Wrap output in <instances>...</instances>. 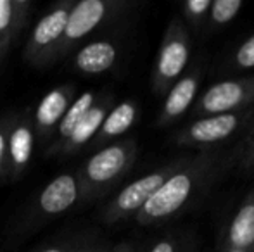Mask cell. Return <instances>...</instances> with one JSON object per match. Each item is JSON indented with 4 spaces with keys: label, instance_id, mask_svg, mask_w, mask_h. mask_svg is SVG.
Masks as SVG:
<instances>
[{
    "label": "cell",
    "instance_id": "obj_1",
    "mask_svg": "<svg viewBox=\"0 0 254 252\" xmlns=\"http://www.w3.org/2000/svg\"><path fill=\"white\" fill-rule=\"evenodd\" d=\"M223 162L225 157L218 149L189 154L184 166H180L137 212L138 223L159 225L187 211L209 190L220 175Z\"/></svg>",
    "mask_w": 254,
    "mask_h": 252
},
{
    "label": "cell",
    "instance_id": "obj_2",
    "mask_svg": "<svg viewBox=\"0 0 254 252\" xmlns=\"http://www.w3.org/2000/svg\"><path fill=\"white\" fill-rule=\"evenodd\" d=\"M254 133V107L235 112L202 116L185 125L173 137V144L184 149H218L234 138H248Z\"/></svg>",
    "mask_w": 254,
    "mask_h": 252
},
{
    "label": "cell",
    "instance_id": "obj_3",
    "mask_svg": "<svg viewBox=\"0 0 254 252\" xmlns=\"http://www.w3.org/2000/svg\"><path fill=\"white\" fill-rule=\"evenodd\" d=\"M194 38L180 17H173L161 42L154 64L152 87L156 94H166L168 88L187 71L192 57Z\"/></svg>",
    "mask_w": 254,
    "mask_h": 252
},
{
    "label": "cell",
    "instance_id": "obj_4",
    "mask_svg": "<svg viewBox=\"0 0 254 252\" xmlns=\"http://www.w3.org/2000/svg\"><path fill=\"white\" fill-rule=\"evenodd\" d=\"M249 107H254V74L228 78L211 85L202 94H199L190 111L197 119L202 116L235 112Z\"/></svg>",
    "mask_w": 254,
    "mask_h": 252
},
{
    "label": "cell",
    "instance_id": "obj_5",
    "mask_svg": "<svg viewBox=\"0 0 254 252\" xmlns=\"http://www.w3.org/2000/svg\"><path fill=\"white\" fill-rule=\"evenodd\" d=\"M189 154H184L180 157L173 159L168 164L161 166L159 169L149 173L145 176H140L138 180L131 182L130 185H127L123 190L118 194V197L114 199L113 205L109 209V214L113 218H123L128 214H137L144 204L156 194V190L177 171L180 166H184V162L187 161Z\"/></svg>",
    "mask_w": 254,
    "mask_h": 252
},
{
    "label": "cell",
    "instance_id": "obj_6",
    "mask_svg": "<svg viewBox=\"0 0 254 252\" xmlns=\"http://www.w3.org/2000/svg\"><path fill=\"white\" fill-rule=\"evenodd\" d=\"M206 61L197 62L194 67L187 69L164 94V101L159 111V125L168 126L185 116L192 109L199 97V90L206 74Z\"/></svg>",
    "mask_w": 254,
    "mask_h": 252
},
{
    "label": "cell",
    "instance_id": "obj_7",
    "mask_svg": "<svg viewBox=\"0 0 254 252\" xmlns=\"http://www.w3.org/2000/svg\"><path fill=\"white\" fill-rule=\"evenodd\" d=\"M251 251L254 252V189L246 194L218 239L216 251Z\"/></svg>",
    "mask_w": 254,
    "mask_h": 252
},
{
    "label": "cell",
    "instance_id": "obj_8",
    "mask_svg": "<svg viewBox=\"0 0 254 252\" xmlns=\"http://www.w3.org/2000/svg\"><path fill=\"white\" fill-rule=\"evenodd\" d=\"M135 157V145L131 142L127 144L111 145V147L102 149L101 152L94 155L87 164V176L92 183L113 182L116 180L128 166L131 164Z\"/></svg>",
    "mask_w": 254,
    "mask_h": 252
},
{
    "label": "cell",
    "instance_id": "obj_9",
    "mask_svg": "<svg viewBox=\"0 0 254 252\" xmlns=\"http://www.w3.org/2000/svg\"><path fill=\"white\" fill-rule=\"evenodd\" d=\"M104 16H106V3L102 0H83L67 14L64 35L69 40H78L90 33L95 26H99Z\"/></svg>",
    "mask_w": 254,
    "mask_h": 252
},
{
    "label": "cell",
    "instance_id": "obj_10",
    "mask_svg": "<svg viewBox=\"0 0 254 252\" xmlns=\"http://www.w3.org/2000/svg\"><path fill=\"white\" fill-rule=\"evenodd\" d=\"M78 195L76 180L71 175H61L52 180L40 195V207L47 214H59L74 204Z\"/></svg>",
    "mask_w": 254,
    "mask_h": 252
},
{
    "label": "cell",
    "instance_id": "obj_11",
    "mask_svg": "<svg viewBox=\"0 0 254 252\" xmlns=\"http://www.w3.org/2000/svg\"><path fill=\"white\" fill-rule=\"evenodd\" d=\"M118 52L116 47L109 42H94L85 45L76 55V66L83 73L99 74L111 69L116 62Z\"/></svg>",
    "mask_w": 254,
    "mask_h": 252
},
{
    "label": "cell",
    "instance_id": "obj_12",
    "mask_svg": "<svg viewBox=\"0 0 254 252\" xmlns=\"http://www.w3.org/2000/svg\"><path fill=\"white\" fill-rule=\"evenodd\" d=\"M242 9H244L242 0H213L204 35L211 37V35L220 33L228 24L234 23L235 17L241 14Z\"/></svg>",
    "mask_w": 254,
    "mask_h": 252
},
{
    "label": "cell",
    "instance_id": "obj_13",
    "mask_svg": "<svg viewBox=\"0 0 254 252\" xmlns=\"http://www.w3.org/2000/svg\"><path fill=\"white\" fill-rule=\"evenodd\" d=\"M137 119V107L133 102H121L109 114H106L102 123L104 137H120L128 131Z\"/></svg>",
    "mask_w": 254,
    "mask_h": 252
},
{
    "label": "cell",
    "instance_id": "obj_14",
    "mask_svg": "<svg viewBox=\"0 0 254 252\" xmlns=\"http://www.w3.org/2000/svg\"><path fill=\"white\" fill-rule=\"evenodd\" d=\"M211 3H213V0H185L182 3L180 19L184 21L185 28L192 35V38L204 35Z\"/></svg>",
    "mask_w": 254,
    "mask_h": 252
},
{
    "label": "cell",
    "instance_id": "obj_15",
    "mask_svg": "<svg viewBox=\"0 0 254 252\" xmlns=\"http://www.w3.org/2000/svg\"><path fill=\"white\" fill-rule=\"evenodd\" d=\"M67 14L64 9L54 10L49 16H45L44 19H40V23L37 24L33 31V40L37 45H49L54 40L64 35L67 24Z\"/></svg>",
    "mask_w": 254,
    "mask_h": 252
},
{
    "label": "cell",
    "instance_id": "obj_16",
    "mask_svg": "<svg viewBox=\"0 0 254 252\" xmlns=\"http://www.w3.org/2000/svg\"><path fill=\"white\" fill-rule=\"evenodd\" d=\"M67 111V99L63 92L52 90L42 99L37 109V119L42 126H52Z\"/></svg>",
    "mask_w": 254,
    "mask_h": 252
},
{
    "label": "cell",
    "instance_id": "obj_17",
    "mask_svg": "<svg viewBox=\"0 0 254 252\" xmlns=\"http://www.w3.org/2000/svg\"><path fill=\"white\" fill-rule=\"evenodd\" d=\"M92 107H94V94L92 92H87L81 97H78V101L71 104V107L64 112L63 119H61V125H59L61 135L63 137H71L73 130L80 125V121L87 116V112Z\"/></svg>",
    "mask_w": 254,
    "mask_h": 252
},
{
    "label": "cell",
    "instance_id": "obj_18",
    "mask_svg": "<svg viewBox=\"0 0 254 252\" xmlns=\"http://www.w3.org/2000/svg\"><path fill=\"white\" fill-rule=\"evenodd\" d=\"M9 152L14 164L23 166L30 161L31 152H33V135H31L30 128L17 126L12 131L9 138Z\"/></svg>",
    "mask_w": 254,
    "mask_h": 252
},
{
    "label": "cell",
    "instance_id": "obj_19",
    "mask_svg": "<svg viewBox=\"0 0 254 252\" xmlns=\"http://www.w3.org/2000/svg\"><path fill=\"white\" fill-rule=\"evenodd\" d=\"M104 118H106V109H104L102 105L92 107L90 111L87 112V116L80 121V125L73 130V133H71V137H69L71 142H73L74 145H81V144H85V142H88L95 135V131L102 128Z\"/></svg>",
    "mask_w": 254,
    "mask_h": 252
},
{
    "label": "cell",
    "instance_id": "obj_20",
    "mask_svg": "<svg viewBox=\"0 0 254 252\" xmlns=\"http://www.w3.org/2000/svg\"><path fill=\"white\" fill-rule=\"evenodd\" d=\"M230 71H249L254 69V33L241 42L228 57Z\"/></svg>",
    "mask_w": 254,
    "mask_h": 252
},
{
    "label": "cell",
    "instance_id": "obj_21",
    "mask_svg": "<svg viewBox=\"0 0 254 252\" xmlns=\"http://www.w3.org/2000/svg\"><path fill=\"white\" fill-rule=\"evenodd\" d=\"M234 152V159L237 162L239 169L246 173H254V133H251L242 142H239Z\"/></svg>",
    "mask_w": 254,
    "mask_h": 252
},
{
    "label": "cell",
    "instance_id": "obj_22",
    "mask_svg": "<svg viewBox=\"0 0 254 252\" xmlns=\"http://www.w3.org/2000/svg\"><path fill=\"white\" fill-rule=\"evenodd\" d=\"M194 237L189 233H182V235H171L166 239H161L156 242L147 252H184L185 247L192 242Z\"/></svg>",
    "mask_w": 254,
    "mask_h": 252
},
{
    "label": "cell",
    "instance_id": "obj_23",
    "mask_svg": "<svg viewBox=\"0 0 254 252\" xmlns=\"http://www.w3.org/2000/svg\"><path fill=\"white\" fill-rule=\"evenodd\" d=\"M10 21H12V2L0 0V31L9 28Z\"/></svg>",
    "mask_w": 254,
    "mask_h": 252
},
{
    "label": "cell",
    "instance_id": "obj_24",
    "mask_svg": "<svg viewBox=\"0 0 254 252\" xmlns=\"http://www.w3.org/2000/svg\"><path fill=\"white\" fill-rule=\"evenodd\" d=\"M3 152H5V138H3V135L0 133V164H2Z\"/></svg>",
    "mask_w": 254,
    "mask_h": 252
},
{
    "label": "cell",
    "instance_id": "obj_25",
    "mask_svg": "<svg viewBox=\"0 0 254 252\" xmlns=\"http://www.w3.org/2000/svg\"><path fill=\"white\" fill-rule=\"evenodd\" d=\"M184 252H199V251H197V246H195V240H194V239H192V242L189 244L187 247H185V251H184Z\"/></svg>",
    "mask_w": 254,
    "mask_h": 252
},
{
    "label": "cell",
    "instance_id": "obj_26",
    "mask_svg": "<svg viewBox=\"0 0 254 252\" xmlns=\"http://www.w3.org/2000/svg\"><path fill=\"white\" fill-rule=\"evenodd\" d=\"M216 252H251V251H237V249H234V251H216Z\"/></svg>",
    "mask_w": 254,
    "mask_h": 252
},
{
    "label": "cell",
    "instance_id": "obj_27",
    "mask_svg": "<svg viewBox=\"0 0 254 252\" xmlns=\"http://www.w3.org/2000/svg\"><path fill=\"white\" fill-rule=\"evenodd\" d=\"M44 252H63L61 249H47V251H44Z\"/></svg>",
    "mask_w": 254,
    "mask_h": 252
},
{
    "label": "cell",
    "instance_id": "obj_28",
    "mask_svg": "<svg viewBox=\"0 0 254 252\" xmlns=\"http://www.w3.org/2000/svg\"><path fill=\"white\" fill-rule=\"evenodd\" d=\"M120 252H131V251H130V249H121Z\"/></svg>",
    "mask_w": 254,
    "mask_h": 252
}]
</instances>
